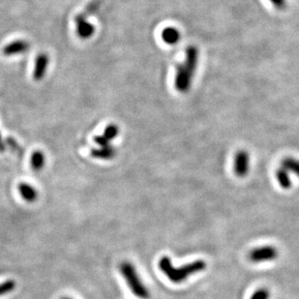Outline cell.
Here are the masks:
<instances>
[{
    "instance_id": "13",
    "label": "cell",
    "mask_w": 299,
    "mask_h": 299,
    "mask_svg": "<svg viewBox=\"0 0 299 299\" xmlns=\"http://www.w3.org/2000/svg\"><path fill=\"white\" fill-rule=\"evenodd\" d=\"M276 178L280 184V186L284 189H290L292 187V180L289 175V171H287L284 167H280L276 171Z\"/></svg>"
},
{
    "instance_id": "5",
    "label": "cell",
    "mask_w": 299,
    "mask_h": 299,
    "mask_svg": "<svg viewBox=\"0 0 299 299\" xmlns=\"http://www.w3.org/2000/svg\"><path fill=\"white\" fill-rule=\"evenodd\" d=\"M250 166V156L245 150H239L234 157V172L239 177H244L248 174Z\"/></svg>"
},
{
    "instance_id": "17",
    "label": "cell",
    "mask_w": 299,
    "mask_h": 299,
    "mask_svg": "<svg viewBox=\"0 0 299 299\" xmlns=\"http://www.w3.org/2000/svg\"><path fill=\"white\" fill-rule=\"evenodd\" d=\"M16 288V282L13 280H7L3 283H0V297L5 296L13 292Z\"/></svg>"
},
{
    "instance_id": "22",
    "label": "cell",
    "mask_w": 299,
    "mask_h": 299,
    "mask_svg": "<svg viewBox=\"0 0 299 299\" xmlns=\"http://www.w3.org/2000/svg\"><path fill=\"white\" fill-rule=\"evenodd\" d=\"M5 149H6V147H5L4 143H3L2 138H1V135H0V151H1V152H3V151L5 150Z\"/></svg>"
},
{
    "instance_id": "15",
    "label": "cell",
    "mask_w": 299,
    "mask_h": 299,
    "mask_svg": "<svg viewBox=\"0 0 299 299\" xmlns=\"http://www.w3.org/2000/svg\"><path fill=\"white\" fill-rule=\"evenodd\" d=\"M282 167H284L287 171L294 172L299 176V160L295 158H285L282 161Z\"/></svg>"
},
{
    "instance_id": "19",
    "label": "cell",
    "mask_w": 299,
    "mask_h": 299,
    "mask_svg": "<svg viewBox=\"0 0 299 299\" xmlns=\"http://www.w3.org/2000/svg\"><path fill=\"white\" fill-rule=\"evenodd\" d=\"M94 142L101 148H105V147H109L110 145V141L107 140L104 136H96L94 137Z\"/></svg>"
},
{
    "instance_id": "16",
    "label": "cell",
    "mask_w": 299,
    "mask_h": 299,
    "mask_svg": "<svg viewBox=\"0 0 299 299\" xmlns=\"http://www.w3.org/2000/svg\"><path fill=\"white\" fill-rule=\"evenodd\" d=\"M118 133H119V128L117 127V125L116 124H110L109 126L106 127L105 131H104V137L109 140L110 142L115 140L117 136H118Z\"/></svg>"
},
{
    "instance_id": "6",
    "label": "cell",
    "mask_w": 299,
    "mask_h": 299,
    "mask_svg": "<svg viewBox=\"0 0 299 299\" xmlns=\"http://www.w3.org/2000/svg\"><path fill=\"white\" fill-rule=\"evenodd\" d=\"M75 23L77 25V34L82 39H89L95 32V26L79 15L75 17Z\"/></svg>"
},
{
    "instance_id": "21",
    "label": "cell",
    "mask_w": 299,
    "mask_h": 299,
    "mask_svg": "<svg viewBox=\"0 0 299 299\" xmlns=\"http://www.w3.org/2000/svg\"><path fill=\"white\" fill-rule=\"evenodd\" d=\"M7 144L11 147V149H13L14 150H18V151H20V149H19V148H18V146L17 145L16 141H15V140H13L12 138H9V139L7 140Z\"/></svg>"
},
{
    "instance_id": "9",
    "label": "cell",
    "mask_w": 299,
    "mask_h": 299,
    "mask_svg": "<svg viewBox=\"0 0 299 299\" xmlns=\"http://www.w3.org/2000/svg\"><path fill=\"white\" fill-rule=\"evenodd\" d=\"M18 192L22 199L27 202H34L38 198V192L36 189L28 183L21 182L18 184Z\"/></svg>"
},
{
    "instance_id": "7",
    "label": "cell",
    "mask_w": 299,
    "mask_h": 299,
    "mask_svg": "<svg viewBox=\"0 0 299 299\" xmlns=\"http://www.w3.org/2000/svg\"><path fill=\"white\" fill-rule=\"evenodd\" d=\"M49 56L47 53H40L37 55L35 59L34 71H33V79L37 82L42 81L47 73V69L49 66Z\"/></svg>"
},
{
    "instance_id": "11",
    "label": "cell",
    "mask_w": 299,
    "mask_h": 299,
    "mask_svg": "<svg viewBox=\"0 0 299 299\" xmlns=\"http://www.w3.org/2000/svg\"><path fill=\"white\" fill-rule=\"evenodd\" d=\"M116 154V150L114 149L112 146L100 148L97 150H93L91 151V156L93 158L97 159H103V160H110L114 158Z\"/></svg>"
},
{
    "instance_id": "8",
    "label": "cell",
    "mask_w": 299,
    "mask_h": 299,
    "mask_svg": "<svg viewBox=\"0 0 299 299\" xmlns=\"http://www.w3.org/2000/svg\"><path fill=\"white\" fill-rule=\"evenodd\" d=\"M30 46L29 44L24 41V40H17L11 42L10 44L6 45L3 48V54L6 56H12V55H17V54H21L24 53L29 50Z\"/></svg>"
},
{
    "instance_id": "14",
    "label": "cell",
    "mask_w": 299,
    "mask_h": 299,
    "mask_svg": "<svg viewBox=\"0 0 299 299\" xmlns=\"http://www.w3.org/2000/svg\"><path fill=\"white\" fill-rule=\"evenodd\" d=\"M103 2H104V0H91V1L85 6L84 11H83L82 13H80V14H78V15H79L80 17H82L87 19V17H88L89 16L93 15L94 13H96V12L99 10V8H100V6L102 5Z\"/></svg>"
},
{
    "instance_id": "1",
    "label": "cell",
    "mask_w": 299,
    "mask_h": 299,
    "mask_svg": "<svg viewBox=\"0 0 299 299\" xmlns=\"http://www.w3.org/2000/svg\"><path fill=\"white\" fill-rule=\"evenodd\" d=\"M198 59V49L195 46H190L186 50L185 61L182 64L178 65L176 68L174 86L179 92L186 93L190 89L197 69Z\"/></svg>"
},
{
    "instance_id": "18",
    "label": "cell",
    "mask_w": 299,
    "mask_h": 299,
    "mask_svg": "<svg viewBox=\"0 0 299 299\" xmlns=\"http://www.w3.org/2000/svg\"><path fill=\"white\" fill-rule=\"evenodd\" d=\"M270 298V294L266 289H260L256 291L250 299H268Z\"/></svg>"
},
{
    "instance_id": "4",
    "label": "cell",
    "mask_w": 299,
    "mask_h": 299,
    "mask_svg": "<svg viewBox=\"0 0 299 299\" xmlns=\"http://www.w3.org/2000/svg\"><path fill=\"white\" fill-rule=\"evenodd\" d=\"M278 257V250L274 246H263L252 250L249 254V260L252 263L260 264L270 262Z\"/></svg>"
},
{
    "instance_id": "10",
    "label": "cell",
    "mask_w": 299,
    "mask_h": 299,
    "mask_svg": "<svg viewBox=\"0 0 299 299\" xmlns=\"http://www.w3.org/2000/svg\"><path fill=\"white\" fill-rule=\"evenodd\" d=\"M181 35L175 27H166L162 32V39L168 45H175L180 41Z\"/></svg>"
},
{
    "instance_id": "20",
    "label": "cell",
    "mask_w": 299,
    "mask_h": 299,
    "mask_svg": "<svg viewBox=\"0 0 299 299\" xmlns=\"http://www.w3.org/2000/svg\"><path fill=\"white\" fill-rule=\"evenodd\" d=\"M277 10H284L287 7V0H269Z\"/></svg>"
},
{
    "instance_id": "3",
    "label": "cell",
    "mask_w": 299,
    "mask_h": 299,
    "mask_svg": "<svg viewBox=\"0 0 299 299\" xmlns=\"http://www.w3.org/2000/svg\"><path fill=\"white\" fill-rule=\"evenodd\" d=\"M119 270L123 275L124 279L126 280L129 288L131 289L132 293L141 299H150V294L148 288L144 285L140 276L135 268V266L129 262L121 263L119 266Z\"/></svg>"
},
{
    "instance_id": "2",
    "label": "cell",
    "mask_w": 299,
    "mask_h": 299,
    "mask_svg": "<svg viewBox=\"0 0 299 299\" xmlns=\"http://www.w3.org/2000/svg\"><path fill=\"white\" fill-rule=\"evenodd\" d=\"M159 267L169 281H171L172 283L179 284L187 280L189 276L203 271L206 267V264L204 261L199 260L190 263L184 266L175 268L172 266L170 258L165 256L159 261Z\"/></svg>"
},
{
    "instance_id": "12",
    "label": "cell",
    "mask_w": 299,
    "mask_h": 299,
    "mask_svg": "<svg viewBox=\"0 0 299 299\" xmlns=\"http://www.w3.org/2000/svg\"><path fill=\"white\" fill-rule=\"evenodd\" d=\"M45 161H46V157L45 154L40 151V150H36L33 152L32 156H31V167L34 171H40L44 166H45Z\"/></svg>"
},
{
    "instance_id": "23",
    "label": "cell",
    "mask_w": 299,
    "mask_h": 299,
    "mask_svg": "<svg viewBox=\"0 0 299 299\" xmlns=\"http://www.w3.org/2000/svg\"><path fill=\"white\" fill-rule=\"evenodd\" d=\"M70 299V298H62V299Z\"/></svg>"
}]
</instances>
